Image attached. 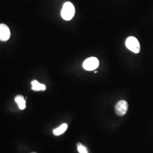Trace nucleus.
Returning a JSON list of instances; mask_svg holds the SVG:
<instances>
[{
    "instance_id": "f257e3e1",
    "label": "nucleus",
    "mask_w": 153,
    "mask_h": 153,
    "mask_svg": "<svg viewBox=\"0 0 153 153\" xmlns=\"http://www.w3.org/2000/svg\"><path fill=\"white\" fill-rule=\"evenodd\" d=\"M75 14V8L74 5L70 2H65L62 9L61 15L62 18L65 21H70L73 18Z\"/></svg>"
},
{
    "instance_id": "f03ea898",
    "label": "nucleus",
    "mask_w": 153,
    "mask_h": 153,
    "mask_svg": "<svg viewBox=\"0 0 153 153\" xmlns=\"http://www.w3.org/2000/svg\"><path fill=\"white\" fill-rule=\"evenodd\" d=\"M126 45L128 49L134 53H138L140 51V44L135 37L130 36L126 39Z\"/></svg>"
},
{
    "instance_id": "7ed1b4c3",
    "label": "nucleus",
    "mask_w": 153,
    "mask_h": 153,
    "mask_svg": "<svg viewBox=\"0 0 153 153\" xmlns=\"http://www.w3.org/2000/svg\"><path fill=\"white\" fill-rule=\"evenodd\" d=\"M99 65V62L98 59L96 57H91L84 61L83 64V67L85 70L91 71L96 69L98 67Z\"/></svg>"
},
{
    "instance_id": "20e7f679",
    "label": "nucleus",
    "mask_w": 153,
    "mask_h": 153,
    "mask_svg": "<svg viewBox=\"0 0 153 153\" xmlns=\"http://www.w3.org/2000/svg\"><path fill=\"white\" fill-rule=\"evenodd\" d=\"M128 109V104L125 100H120L115 105V112L116 115L122 116L126 114Z\"/></svg>"
},
{
    "instance_id": "39448f33",
    "label": "nucleus",
    "mask_w": 153,
    "mask_h": 153,
    "mask_svg": "<svg viewBox=\"0 0 153 153\" xmlns=\"http://www.w3.org/2000/svg\"><path fill=\"white\" fill-rule=\"evenodd\" d=\"M10 36V31L9 27L5 24H0V40L6 41Z\"/></svg>"
},
{
    "instance_id": "423d86ee",
    "label": "nucleus",
    "mask_w": 153,
    "mask_h": 153,
    "mask_svg": "<svg viewBox=\"0 0 153 153\" xmlns=\"http://www.w3.org/2000/svg\"><path fill=\"white\" fill-rule=\"evenodd\" d=\"M32 89L33 91H45L46 90V86L44 84L40 83L36 80H33L31 82Z\"/></svg>"
},
{
    "instance_id": "0eeeda50",
    "label": "nucleus",
    "mask_w": 153,
    "mask_h": 153,
    "mask_svg": "<svg viewBox=\"0 0 153 153\" xmlns=\"http://www.w3.org/2000/svg\"><path fill=\"white\" fill-rule=\"evenodd\" d=\"M15 101L18 105L19 109L23 110L26 108V100L22 95H19L16 96Z\"/></svg>"
},
{
    "instance_id": "6e6552de",
    "label": "nucleus",
    "mask_w": 153,
    "mask_h": 153,
    "mask_svg": "<svg viewBox=\"0 0 153 153\" xmlns=\"http://www.w3.org/2000/svg\"><path fill=\"white\" fill-rule=\"evenodd\" d=\"M68 128V124H63L61 126L58 127L57 128L55 129L53 131V133L55 136H60L61 134H63L66 131Z\"/></svg>"
},
{
    "instance_id": "1a4fd4ad",
    "label": "nucleus",
    "mask_w": 153,
    "mask_h": 153,
    "mask_svg": "<svg viewBox=\"0 0 153 153\" xmlns=\"http://www.w3.org/2000/svg\"><path fill=\"white\" fill-rule=\"evenodd\" d=\"M77 150L79 153H88V149L81 143H77Z\"/></svg>"
},
{
    "instance_id": "9d476101",
    "label": "nucleus",
    "mask_w": 153,
    "mask_h": 153,
    "mask_svg": "<svg viewBox=\"0 0 153 153\" xmlns=\"http://www.w3.org/2000/svg\"><path fill=\"white\" fill-rule=\"evenodd\" d=\"M94 73H98V71H94Z\"/></svg>"
},
{
    "instance_id": "9b49d317",
    "label": "nucleus",
    "mask_w": 153,
    "mask_h": 153,
    "mask_svg": "<svg viewBox=\"0 0 153 153\" xmlns=\"http://www.w3.org/2000/svg\"><path fill=\"white\" fill-rule=\"evenodd\" d=\"M35 153V152H34V153Z\"/></svg>"
}]
</instances>
